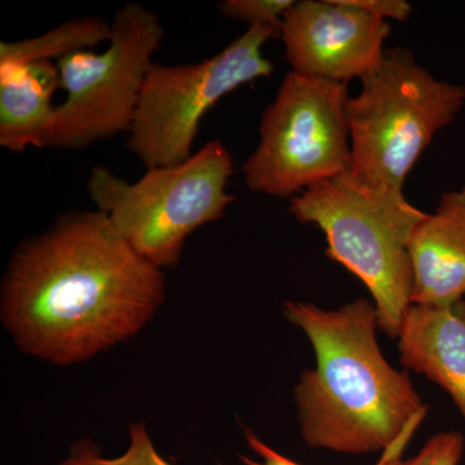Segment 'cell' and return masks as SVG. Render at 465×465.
I'll list each match as a JSON object with an SVG mask.
<instances>
[{
	"label": "cell",
	"mask_w": 465,
	"mask_h": 465,
	"mask_svg": "<svg viewBox=\"0 0 465 465\" xmlns=\"http://www.w3.org/2000/svg\"><path fill=\"white\" fill-rule=\"evenodd\" d=\"M164 300L163 269L134 251L100 211H74L15 251L0 316L24 353L70 366L136 336Z\"/></svg>",
	"instance_id": "1"
},
{
	"label": "cell",
	"mask_w": 465,
	"mask_h": 465,
	"mask_svg": "<svg viewBox=\"0 0 465 465\" xmlns=\"http://www.w3.org/2000/svg\"><path fill=\"white\" fill-rule=\"evenodd\" d=\"M283 314L305 332L316 367L295 388L309 448L371 454L405 448L427 414L406 372L391 367L376 341L378 312L366 299L338 311L287 302Z\"/></svg>",
	"instance_id": "2"
},
{
	"label": "cell",
	"mask_w": 465,
	"mask_h": 465,
	"mask_svg": "<svg viewBox=\"0 0 465 465\" xmlns=\"http://www.w3.org/2000/svg\"><path fill=\"white\" fill-rule=\"evenodd\" d=\"M290 213L326 235V255L362 281L374 299L379 329L399 338L412 296L410 241L427 213L405 195L357 182L349 173L291 200Z\"/></svg>",
	"instance_id": "3"
},
{
	"label": "cell",
	"mask_w": 465,
	"mask_h": 465,
	"mask_svg": "<svg viewBox=\"0 0 465 465\" xmlns=\"http://www.w3.org/2000/svg\"><path fill=\"white\" fill-rule=\"evenodd\" d=\"M349 97L345 113L353 179L403 195V183L434 134L452 124L465 87L434 78L405 48L385 51L379 65Z\"/></svg>",
	"instance_id": "4"
},
{
	"label": "cell",
	"mask_w": 465,
	"mask_h": 465,
	"mask_svg": "<svg viewBox=\"0 0 465 465\" xmlns=\"http://www.w3.org/2000/svg\"><path fill=\"white\" fill-rule=\"evenodd\" d=\"M232 158L219 140L204 143L188 161L149 168L125 182L109 168H92L88 194L116 232L158 268L179 264L185 242L217 222L235 198L226 192Z\"/></svg>",
	"instance_id": "5"
},
{
	"label": "cell",
	"mask_w": 465,
	"mask_h": 465,
	"mask_svg": "<svg viewBox=\"0 0 465 465\" xmlns=\"http://www.w3.org/2000/svg\"><path fill=\"white\" fill-rule=\"evenodd\" d=\"M347 84L284 76L260 124V143L242 173L250 191L295 197L318 183L349 173L351 136Z\"/></svg>",
	"instance_id": "6"
},
{
	"label": "cell",
	"mask_w": 465,
	"mask_h": 465,
	"mask_svg": "<svg viewBox=\"0 0 465 465\" xmlns=\"http://www.w3.org/2000/svg\"><path fill=\"white\" fill-rule=\"evenodd\" d=\"M281 26H249L225 50L198 64H153L146 75L127 148L146 168L188 161L208 110L241 85L269 78L273 65L262 54Z\"/></svg>",
	"instance_id": "7"
},
{
	"label": "cell",
	"mask_w": 465,
	"mask_h": 465,
	"mask_svg": "<svg viewBox=\"0 0 465 465\" xmlns=\"http://www.w3.org/2000/svg\"><path fill=\"white\" fill-rule=\"evenodd\" d=\"M163 26L143 5L116 12L103 54L75 52L56 63L65 99L57 105L48 148L82 150L128 133Z\"/></svg>",
	"instance_id": "8"
},
{
	"label": "cell",
	"mask_w": 465,
	"mask_h": 465,
	"mask_svg": "<svg viewBox=\"0 0 465 465\" xmlns=\"http://www.w3.org/2000/svg\"><path fill=\"white\" fill-rule=\"evenodd\" d=\"M391 32L347 0H302L284 15L280 36L291 72L347 84L379 65Z\"/></svg>",
	"instance_id": "9"
},
{
	"label": "cell",
	"mask_w": 465,
	"mask_h": 465,
	"mask_svg": "<svg viewBox=\"0 0 465 465\" xmlns=\"http://www.w3.org/2000/svg\"><path fill=\"white\" fill-rule=\"evenodd\" d=\"M411 302L448 307L465 298V183L443 193L410 241Z\"/></svg>",
	"instance_id": "10"
},
{
	"label": "cell",
	"mask_w": 465,
	"mask_h": 465,
	"mask_svg": "<svg viewBox=\"0 0 465 465\" xmlns=\"http://www.w3.org/2000/svg\"><path fill=\"white\" fill-rule=\"evenodd\" d=\"M401 362L448 391L465 419V300L412 304L399 333Z\"/></svg>",
	"instance_id": "11"
},
{
	"label": "cell",
	"mask_w": 465,
	"mask_h": 465,
	"mask_svg": "<svg viewBox=\"0 0 465 465\" xmlns=\"http://www.w3.org/2000/svg\"><path fill=\"white\" fill-rule=\"evenodd\" d=\"M60 88L56 64L0 65V145L9 152L48 148Z\"/></svg>",
	"instance_id": "12"
},
{
	"label": "cell",
	"mask_w": 465,
	"mask_h": 465,
	"mask_svg": "<svg viewBox=\"0 0 465 465\" xmlns=\"http://www.w3.org/2000/svg\"><path fill=\"white\" fill-rule=\"evenodd\" d=\"M112 39V24L97 17L75 18L42 35L0 43V65H30L90 51Z\"/></svg>",
	"instance_id": "13"
},
{
	"label": "cell",
	"mask_w": 465,
	"mask_h": 465,
	"mask_svg": "<svg viewBox=\"0 0 465 465\" xmlns=\"http://www.w3.org/2000/svg\"><path fill=\"white\" fill-rule=\"evenodd\" d=\"M58 465H173L155 449L145 425L133 424L130 428V445L116 458H104L88 449H78L72 457Z\"/></svg>",
	"instance_id": "14"
},
{
	"label": "cell",
	"mask_w": 465,
	"mask_h": 465,
	"mask_svg": "<svg viewBox=\"0 0 465 465\" xmlns=\"http://www.w3.org/2000/svg\"><path fill=\"white\" fill-rule=\"evenodd\" d=\"M402 448L382 454V465H458L463 457L464 440L460 433L443 432L427 440L423 449L409 460H401Z\"/></svg>",
	"instance_id": "15"
},
{
	"label": "cell",
	"mask_w": 465,
	"mask_h": 465,
	"mask_svg": "<svg viewBox=\"0 0 465 465\" xmlns=\"http://www.w3.org/2000/svg\"><path fill=\"white\" fill-rule=\"evenodd\" d=\"M293 0H224L219 8L225 17L244 21L250 26H281Z\"/></svg>",
	"instance_id": "16"
},
{
	"label": "cell",
	"mask_w": 465,
	"mask_h": 465,
	"mask_svg": "<svg viewBox=\"0 0 465 465\" xmlns=\"http://www.w3.org/2000/svg\"><path fill=\"white\" fill-rule=\"evenodd\" d=\"M349 5L387 21H406L411 14V5L406 0H347Z\"/></svg>",
	"instance_id": "17"
},
{
	"label": "cell",
	"mask_w": 465,
	"mask_h": 465,
	"mask_svg": "<svg viewBox=\"0 0 465 465\" xmlns=\"http://www.w3.org/2000/svg\"><path fill=\"white\" fill-rule=\"evenodd\" d=\"M246 439L250 448L262 458L260 461H255L246 457L242 458V461L246 465H300L296 461L283 457L280 452L275 451V450L266 445L255 433L250 432V430H246ZM382 463H384V460L381 458V461L376 465H382Z\"/></svg>",
	"instance_id": "18"
}]
</instances>
